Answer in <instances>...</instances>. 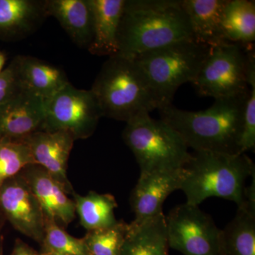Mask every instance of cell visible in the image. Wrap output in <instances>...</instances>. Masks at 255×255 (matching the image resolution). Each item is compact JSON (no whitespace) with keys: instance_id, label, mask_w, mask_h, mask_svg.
I'll list each match as a JSON object with an SVG mask.
<instances>
[{"instance_id":"obj_1","label":"cell","mask_w":255,"mask_h":255,"mask_svg":"<svg viewBox=\"0 0 255 255\" xmlns=\"http://www.w3.org/2000/svg\"><path fill=\"white\" fill-rule=\"evenodd\" d=\"M249 90L236 97L215 100L206 110L189 112L172 104L159 109L161 120L179 134L194 152L241 154L245 107Z\"/></svg>"},{"instance_id":"obj_2","label":"cell","mask_w":255,"mask_h":255,"mask_svg":"<svg viewBox=\"0 0 255 255\" xmlns=\"http://www.w3.org/2000/svg\"><path fill=\"white\" fill-rule=\"evenodd\" d=\"M193 38L181 0H126L118 32L119 55L135 57Z\"/></svg>"},{"instance_id":"obj_3","label":"cell","mask_w":255,"mask_h":255,"mask_svg":"<svg viewBox=\"0 0 255 255\" xmlns=\"http://www.w3.org/2000/svg\"><path fill=\"white\" fill-rule=\"evenodd\" d=\"M184 172L180 190L187 204L199 206L209 198L217 197L240 208L246 203V181L255 176V166L246 153L199 151L191 154Z\"/></svg>"},{"instance_id":"obj_4","label":"cell","mask_w":255,"mask_h":255,"mask_svg":"<svg viewBox=\"0 0 255 255\" xmlns=\"http://www.w3.org/2000/svg\"><path fill=\"white\" fill-rule=\"evenodd\" d=\"M103 117L126 123L161 107L150 82L134 58L109 57L90 89Z\"/></svg>"},{"instance_id":"obj_5","label":"cell","mask_w":255,"mask_h":255,"mask_svg":"<svg viewBox=\"0 0 255 255\" xmlns=\"http://www.w3.org/2000/svg\"><path fill=\"white\" fill-rule=\"evenodd\" d=\"M210 48L189 38L134 58L155 92L160 108L172 104L182 85L195 80Z\"/></svg>"},{"instance_id":"obj_6","label":"cell","mask_w":255,"mask_h":255,"mask_svg":"<svg viewBox=\"0 0 255 255\" xmlns=\"http://www.w3.org/2000/svg\"><path fill=\"white\" fill-rule=\"evenodd\" d=\"M122 137L135 156L140 173L182 169L191 157L179 134L161 119L151 118L149 113L127 122Z\"/></svg>"},{"instance_id":"obj_7","label":"cell","mask_w":255,"mask_h":255,"mask_svg":"<svg viewBox=\"0 0 255 255\" xmlns=\"http://www.w3.org/2000/svg\"><path fill=\"white\" fill-rule=\"evenodd\" d=\"M254 47L225 43L210 48L192 85L202 97L215 100L236 97L249 90L248 65Z\"/></svg>"},{"instance_id":"obj_8","label":"cell","mask_w":255,"mask_h":255,"mask_svg":"<svg viewBox=\"0 0 255 255\" xmlns=\"http://www.w3.org/2000/svg\"><path fill=\"white\" fill-rule=\"evenodd\" d=\"M102 117L91 90H80L70 83L46 101L43 130L68 132L75 140L87 139L93 135Z\"/></svg>"},{"instance_id":"obj_9","label":"cell","mask_w":255,"mask_h":255,"mask_svg":"<svg viewBox=\"0 0 255 255\" xmlns=\"http://www.w3.org/2000/svg\"><path fill=\"white\" fill-rule=\"evenodd\" d=\"M165 221L169 248L184 255H222L221 230L199 206L179 204Z\"/></svg>"},{"instance_id":"obj_10","label":"cell","mask_w":255,"mask_h":255,"mask_svg":"<svg viewBox=\"0 0 255 255\" xmlns=\"http://www.w3.org/2000/svg\"><path fill=\"white\" fill-rule=\"evenodd\" d=\"M0 209L16 231L41 244L46 218L21 173L7 179L0 188Z\"/></svg>"},{"instance_id":"obj_11","label":"cell","mask_w":255,"mask_h":255,"mask_svg":"<svg viewBox=\"0 0 255 255\" xmlns=\"http://www.w3.org/2000/svg\"><path fill=\"white\" fill-rule=\"evenodd\" d=\"M46 101L23 87L0 106V140H20L43 130Z\"/></svg>"},{"instance_id":"obj_12","label":"cell","mask_w":255,"mask_h":255,"mask_svg":"<svg viewBox=\"0 0 255 255\" xmlns=\"http://www.w3.org/2000/svg\"><path fill=\"white\" fill-rule=\"evenodd\" d=\"M23 139L29 147L34 164L46 169L67 194L73 195L75 191L67 176L68 159L75 141L73 135L61 130H38Z\"/></svg>"},{"instance_id":"obj_13","label":"cell","mask_w":255,"mask_h":255,"mask_svg":"<svg viewBox=\"0 0 255 255\" xmlns=\"http://www.w3.org/2000/svg\"><path fill=\"white\" fill-rule=\"evenodd\" d=\"M184 173V167L140 173L130 199L135 214L134 221H142L162 214V206L167 197L174 191L180 190Z\"/></svg>"},{"instance_id":"obj_14","label":"cell","mask_w":255,"mask_h":255,"mask_svg":"<svg viewBox=\"0 0 255 255\" xmlns=\"http://www.w3.org/2000/svg\"><path fill=\"white\" fill-rule=\"evenodd\" d=\"M21 175L39 202L45 218L68 226L75 219V206L63 186L41 166L32 164Z\"/></svg>"},{"instance_id":"obj_15","label":"cell","mask_w":255,"mask_h":255,"mask_svg":"<svg viewBox=\"0 0 255 255\" xmlns=\"http://www.w3.org/2000/svg\"><path fill=\"white\" fill-rule=\"evenodd\" d=\"M126 0H89L93 16V38L89 52L99 56L119 53L118 32Z\"/></svg>"},{"instance_id":"obj_16","label":"cell","mask_w":255,"mask_h":255,"mask_svg":"<svg viewBox=\"0 0 255 255\" xmlns=\"http://www.w3.org/2000/svg\"><path fill=\"white\" fill-rule=\"evenodd\" d=\"M46 0H0V38L19 39L48 17Z\"/></svg>"},{"instance_id":"obj_17","label":"cell","mask_w":255,"mask_h":255,"mask_svg":"<svg viewBox=\"0 0 255 255\" xmlns=\"http://www.w3.org/2000/svg\"><path fill=\"white\" fill-rule=\"evenodd\" d=\"M48 16L56 18L80 48H87L93 38V16L89 0H46Z\"/></svg>"},{"instance_id":"obj_18","label":"cell","mask_w":255,"mask_h":255,"mask_svg":"<svg viewBox=\"0 0 255 255\" xmlns=\"http://www.w3.org/2000/svg\"><path fill=\"white\" fill-rule=\"evenodd\" d=\"M190 23L193 39L209 47L228 43L221 20L228 0H181Z\"/></svg>"},{"instance_id":"obj_19","label":"cell","mask_w":255,"mask_h":255,"mask_svg":"<svg viewBox=\"0 0 255 255\" xmlns=\"http://www.w3.org/2000/svg\"><path fill=\"white\" fill-rule=\"evenodd\" d=\"M165 216L163 213L128 223L119 255H169Z\"/></svg>"},{"instance_id":"obj_20","label":"cell","mask_w":255,"mask_h":255,"mask_svg":"<svg viewBox=\"0 0 255 255\" xmlns=\"http://www.w3.org/2000/svg\"><path fill=\"white\" fill-rule=\"evenodd\" d=\"M15 58L23 87L43 100H50L70 83L64 70L48 62L28 55Z\"/></svg>"},{"instance_id":"obj_21","label":"cell","mask_w":255,"mask_h":255,"mask_svg":"<svg viewBox=\"0 0 255 255\" xmlns=\"http://www.w3.org/2000/svg\"><path fill=\"white\" fill-rule=\"evenodd\" d=\"M222 255H255V197L246 199L236 216L221 230Z\"/></svg>"},{"instance_id":"obj_22","label":"cell","mask_w":255,"mask_h":255,"mask_svg":"<svg viewBox=\"0 0 255 255\" xmlns=\"http://www.w3.org/2000/svg\"><path fill=\"white\" fill-rule=\"evenodd\" d=\"M221 28L228 43L254 47L255 1L228 0L223 10Z\"/></svg>"},{"instance_id":"obj_23","label":"cell","mask_w":255,"mask_h":255,"mask_svg":"<svg viewBox=\"0 0 255 255\" xmlns=\"http://www.w3.org/2000/svg\"><path fill=\"white\" fill-rule=\"evenodd\" d=\"M73 196L75 212L87 231L111 227L118 222L115 216L118 205L112 194L90 191L85 196L75 192Z\"/></svg>"},{"instance_id":"obj_24","label":"cell","mask_w":255,"mask_h":255,"mask_svg":"<svg viewBox=\"0 0 255 255\" xmlns=\"http://www.w3.org/2000/svg\"><path fill=\"white\" fill-rule=\"evenodd\" d=\"M41 255H90L83 238H74L56 221L46 219Z\"/></svg>"},{"instance_id":"obj_25","label":"cell","mask_w":255,"mask_h":255,"mask_svg":"<svg viewBox=\"0 0 255 255\" xmlns=\"http://www.w3.org/2000/svg\"><path fill=\"white\" fill-rule=\"evenodd\" d=\"M34 164L31 151L23 139L0 140V188L7 179Z\"/></svg>"},{"instance_id":"obj_26","label":"cell","mask_w":255,"mask_h":255,"mask_svg":"<svg viewBox=\"0 0 255 255\" xmlns=\"http://www.w3.org/2000/svg\"><path fill=\"white\" fill-rule=\"evenodd\" d=\"M128 223L118 221L113 226L87 232L84 242L90 255H119Z\"/></svg>"},{"instance_id":"obj_27","label":"cell","mask_w":255,"mask_h":255,"mask_svg":"<svg viewBox=\"0 0 255 255\" xmlns=\"http://www.w3.org/2000/svg\"><path fill=\"white\" fill-rule=\"evenodd\" d=\"M248 84L249 93L245 107L243 131L241 140V151L255 150V60H249L248 66Z\"/></svg>"},{"instance_id":"obj_28","label":"cell","mask_w":255,"mask_h":255,"mask_svg":"<svg viewBox=\"0 0 255 255\" xmlns=\"http://www.w3.org/2000/svg\"><path fill=\"white\" fill-rule=\"evenodd\" d=\"M23 88L16 58L0 73V106L12 98Z\"/></svg>"},{"instance_id":"obj_29","label":"cell","mask_w":255,"mask_h":255,"mask_svg":"<svg viewBox=\"0 0 255 255\" xmlns=\"http://www.w3.org/2000/svg\"><path fill=\"white\" fill-rule=\"evenodd\" d=\"M10 255H41L38 252L35 251L33 248L18 240L15 243L14 249Z\"/></svg>"},{"instance_id":"obj_30","label":"cell","mask_w":255,"mask_h":255,"mask_svg":"<svg viewBox=\"0 0 255 255\" xmlns=\"http://www.w3.org/2000/svg\"><path fill=\"white\" fill-rule=\"evenodd\" d=\"M6 55L3 52L0 51V73L3 71V68H4V64L6 63Z\"/></svg>"},{"instance_id":"obj_31","label":"cell","mask_w":255,"mask_h":255,"mask_svg":"<svg viewBox=\"0 0 255 255\" xmlns=\"http://www.w3.org/2000/svg\"><path fill=\"white\" fill-rule=\"evenodd\" d=\"M0 255H1V254H0Z\"/></svg>"},{"instance_id":"obj_32","label":"cell","mask_w":255,"mask_h":255,"mask_svg":"<svg viewBox=\"0 0 255 255\" xmlns=\"http://www.w3.org/2000/svg\"></svg>"}]
</instances>
